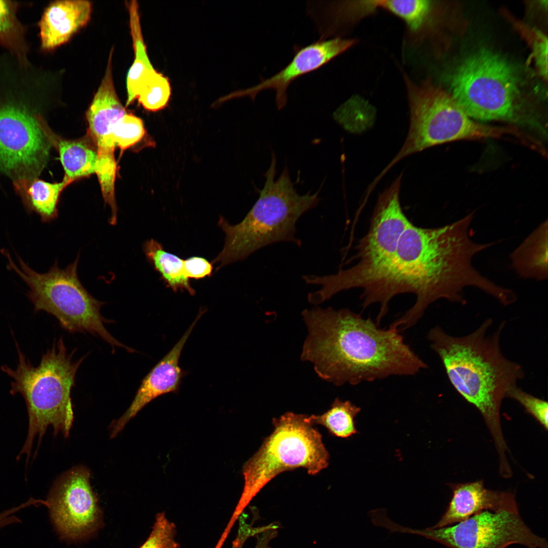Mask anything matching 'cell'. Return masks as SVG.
<instances>
[{"instance_id": "1", "label": "cell", "mask_w": 548, "mask_h": 548, "mask_svg": "<svg viewBox=\"0 0 548 548\" xmlns=\"http://www.w3.org/2000/svg\"><path fill=\"white\" fill-rule=\"evenodd\" d=\"M473 213L453 223L422 228L412 222L402 234L395 254L382 280L385 300L410 293L416 296L413 306L389 326L401 332L422 318L428 306L439 299L464 304L463 289L477 288L502 304L513 297L510 289L498 286L481 275L471 263L476 253L494 243L477 244L469 234Z\"/></svg>"}, {"instance_id": "2", "label": "cell", "mask_w": 548, "mask_h": 548, "mask_svg": "<svg viewBox=\"0 0 548 548\" xmlns=\"http://www.w3.org/2000/svg\"><path fill=\"white\" fill-rule=\"evenodd\" d=\"M302 316L308 335L301 355L317 374L336 386L357 385L392 375H412L427 364L394 328L381 329L370 317L347 309L316 307Z\"/></svg>"}, {"instance_id": "3", "label": "cell", "mask_w": 548, "mask_h": 548, "mask_svg": "<svg viewBox=\"0 0 548 548\" xmlns=\"http://www.w3.org/2000/svg\"><path fill=\"white\" fill-rule=\"evenodd\" d=\"M491 319L473 332L454 336L441 327L431 329L428 338L438 355L448 378L458 393L483 415L494 439L500 457L506 446L501 431L500 408L508 390L524 378L523 367L504 356L500 336L505 323L492 334Z\"/></svg>"}, {"instance_id": "4", "label": "cell", "mask_w": 548, "mask_h": 548, "mask_svg": "<svg viewBox=\"0 0 548 548\" xmlns=\"http://www.w3.org/2000/svg\"><path fill=\"white\" fill-rule=\"evenodd\" d=\"M48 77L30 60L0 54V173L13 181L38 178L47 163L52 145L39 119Z\"/></svg>"}, {"instance_id": "5", "label": "cell", "mask_w": 548, "mask_h": 548, "mask_svg": "<svg viewBox=\"0 0 548 548\" xmlns=\"http://www.w3.org/2000/svg\"><path fill=\"white\" fill-rule=\"evenodd\" d=\"M276 164L273 153L259 198L241 222L231 225L220 217L218 225L225 233V240L223 249L213 261L219 264L217 270L276 243L301 245V241L295 236L296 222L302 214L317 206L318 192L298 194L287 167L275 180Z\"/></svg>"}, {"instance_id": "6", "label": "cell", "mask_w": 548, "mask_h": 548, "mask_svg": "<svg viewBox=\"0 0 548 548\" xmlns=\"http://www.w3.org/2000/svg\"><path fill=\"white\" fill-rule=\"evenodd\" d=\"M17 350L16 369L7 366L1 369L14 380L11 393L21 394L26 403L28 430L19 456L25 455L28 461L36 437L40 444L49 426L52 427L55 434L60 431L64 436L68 435L74 421L71 391L77 370L86 356L74 361L75 350L68 353L62 337L43 355L37 367L26 360L18 348Z\"/></svg>"}, {"instance_id": "7", "label": "cell", "mask_w": 548, "mask_h": 548, "mask_svg": "<svg viewBox=\"0 0 548 548\" xmlns=\"http://www.w3.org/2000/svg\"><path fill=\"white\" fill-rule=\"evenodd\" d=\"M517 68L489 49L467 57L451 80V94L473 119L531 123Z\"/></svg>"}, {"instance_id": "8", "label": "cell", "mask_w": 548, "mask_h": 548, "mask_svg": "<svg viewBox=\"0 0 548 548\" xmlns=\"http://www.w3.org/2000/svg\"><path fill=\"white\" fill-rule=\"evenodd\" d=\"M307 417L287 412L272 419L273 431L243 466V490L229 524L234 525L254 497L279 474L303 468L316 475L328 466L329 454L322 435Z\"/></svg>"}, {"instance_id": "9", "label": "cell", "mask_w": 548, "mask_h": 548, "mask_svg": "<svg viewBox=\"0 0 548 548\" xmlns=\"http://www.w3.org/2000/svg\"><path fill=\"white\" fill-rule=\"evenodd\" d=\"M409 126L399 151L383 170L382 178L396 163L413 153L462 140L499 138L515 129L484 125L469 117L450 93L430 81L420 85L406 76Z\"/></svg>"}, {"instance_id": "10", "label": "cell", "mask_w": 548, "mask_h": 548, "mask_svg": "<svg viewBox=\"0 0 548 548\" xmlns=\"http://www.w3.org/2000/svg\"><path fill=\"white\" fill-rule=\"evenodd\" d=\"M1 252L7 258L8 268L16 272L29 287L28 296L36 311L43 310L52 314L70 333L87 332L100 337L113 350L120 347L130 353L134 352L117 340L104 326L105 323L113 321L102 316L100 309L105 303L94 298L80 282L77 275L79 254L64 269H60L56 261L48 272L40 273L18 256L19 269L6 249Z\"/></svg>"}, {"instance_id": "11", "label": "cell", "mask_w": 548, "mask_h": 548, "mask_svg": "<svg viewBox=\"0 0 548 548\" xmlns=\"http://www.w3.org/2000/svg\"><path fill=\"white\" fill-rule=\"evenodd\" d=\"M390 529L392 532L417 534L449 548H505L516 543L529 548H547L546 539L533 533L523 521L517 505L483 510L440 528L415 529L394 522Z\"/></svg>"}, {"instance_id": "12", "label": "cell", "mask_w": 548, "mask_h": 548, "mask_svg": "<svg viewBox=\"0 0 548 548\" xmlns=\"http://www.w3.org/2000/svg\"><path fill=\"white\" fill-rule=\"evenodd\" d=\"M90 473L78 466L53 484L43 505L61 540L78 542L94 535L102 525V512L90 483Z\"/></svg>"}, {"instance_id": "13", "label": "cell", "mask_w": 548, "mask_h": 548, "mask_svg": "<svg viewBox=\"0 0 548 548\" xmlns=\"http://www.w3.org/2000/svg\"><path fill=\"white\" fill-rule=\"evenodd\" d=\"M401 181V175L378 197L369 229L356 247L357 263L350 267L357 274L373 275L390 264L399 240L411 223L400 205Z\"/></svg>"}, {"instance_id": "14", "label": "cell", "mask_w": 548, "mask_h": 548, "mask_svg": "<svg viewBox=\"0 0 548 548\" xmlns=\"http://www.w3.org/2000/svg\"><path fill=\"white\" fill-rule=\"evenodd\" d=\"M353 39L335 38L320 40L297 50L291 61L282 70L260 83L236 93L248 95L252 99L262 90L272 89L279 109L287 102L286 90L289 85L298 77L314 71L352 47Z\"/></svg>"}, {"instance_id": "15", "label": "cell", "mask_w": 548, "mask_h": 548, "mask_svg": "<svg viewBox=\"0 0 548 548\" xmlns=\"http://www.w3.org/2000/svg\"><path fill=\"white\" fill-rule=\"evenodd\" d=\"M202 313L199 312L174 347L143 379L128 408L122 417L112 423L111 438L115 437L127 422L152 400L160 395L178 390L183 376L179 366L181 353Z\"/></svg>"}, {"instance_id": "16", "label": "cell", "mask_w": 548, "mask_h": 548, "mask_svg": "<svg viewBox=\"0 0 548 548\" xmlns=\"http://www.w3.org/2000/svg\"><path fill=\"white\" fill-rule=\"evenodd\" d=\"M91 10V4L88 1H56L50 3L38 23L41 49L52 51L67 42L88 22Z\"/></svg>"}, {"instance_id": "17", "label": "cell", "mask_w": 548, "mask_h": 548, "mask_svg": "<svg viewBox=\"0 0 548 548\" xmlns=\"http://www.w3.org/2000/svg\"><path fill=\"white\" fill-rule=\"evenodd\" d=\"M516 505L511 494L488 490L482 481L458 485L453 488L452 497L445 512L431 528L452 525L483 510L497 511Z\"/></svg>"}, {"instance_id": "18", "label": "cell", "mask_w": 548, "mask_h": 548, "mask_svg": "<svg viewBox=\"0 0 548 548\" xmlns=\"http://www.w3.org/2000/svg\"><path fill=\"white\" fill-rule=\"evenodd\" d=\"M111 51L105 75L86 112L89 132L104 135L111 132L117 122L127 113L115 90L112 75Z\"/></svg>"}, {"instance_id": "19", "label": "cell", "mask_w": 548, "mask_h": 548, "mask_svg": "<svg viewBox=\"0 0 548 548\" xmlns=\"http://www.w3.org/2000/svg\"><path fill=\"white\" fill-rule=\"evenodd\" d=\"M40 125L52 146L55 147L64 170V179L71 183L95 174L97 161L96 147L85 140H67L60 139L48 127L44 118Z\"/></svg>"}, {"instance_id": "20", "label": "cell", "mask_w": 548, "mask_h": 548, "mask_svg": "<svg viewBox=\"0 0 548 548\" xmlns=\"http://www.w3.org/2000/svg\"><path fill=\"white\" fill-rule=\"evenodd\" d=\"M71 183L63 179L60 182L50 183L36 178L14 180V189L29 212L38 214L43 222H50L58 216L57 205L62 190Z\"/></svg>"}, {"instance_id": "21", "label": "cell", "mask_w": 548, "mask_h": 548, "mask_svg": "<svg viewBox=\"0 0 548 548\" xmlns=\"http://www.w3.org/2000/svg\"><path fill=\"white\" fill-rule=\"evenodd\" d=\"M512 267L520 277L547 278V222L541 223L511 254Z\"/></svg>"}, {"instance_id": "22", "label": "cell", "mask_w": 548, "mask_h": 548, "mask_svg": "<svg viewBox=\"0 0 548 548\" xmlns=\"http://www.w3.org/2000/svg\"><path fill=\"white\" fill-rule=\"evenodd\" d=\"M143 250L167 288L175 292L185 290L191 295L195 294V290L185 275L183 259L165 251L160 243L153 239L145 242Z\"/></svg>"}, {"instance_id": "23", "label": "cell", "mask_w": 548, "mask_h": 548, "mask_svg": "<svg viewBox=\"0 0 548 548\" xmlns=\"http://www.w3.org/2000/svg\"><path fill=\"white\" fill-rule=\"evenodd\" d=\"M19 6L15 1L0 0V46L19 60L28 61L30 45L27 27L17 16Z\"/></svg>"}, {"instance_id": "24", "label": "cell", "mask_w": 548, "mask_h": 548, "mask_svg": "<svg viewBox=\"0 0 548 548\" xmlns=\"http://www.w3.org/2000/svg\"><path fill=\"white\" fill-rule=\"evenodd\" d=\"M134 59L127 74L126 86L128 106L136 99L140 87L148 76L155 71L147 55L140 22L138 5L135 2L127 5Z\"/></svg>"}, {"instance_id": "25", "label": "cell", "mask_w": 548, "mask_h": 548, "mask_svg": "<svg viewBox=\"0 0 548 548\" xmlns=\"http://www.w3.org/2000/svg\"><path fill=\"white\" fill-rule=\"evenodd\" d=\"M360 410V407L350 401L336 398L327 411L322 415H308L307 420L313 425L325 427L334 436L348 438L357 433L355 418Z\"/></svg>"}, {"instance_id": "26", "label": "cell", "mask_w": 548, "mask_h": 548, "mask_svg": "<svg viewBox=\"0 0 548 548\" xmlns=\"http://www.w3.org/2000/svg\"><path fill=\"white\" fill-rule=\"evenodd\" d=\"M373 8H384L403 19L414 31L421 28L428 19L432 4L425 0L370 1Z\"/></svg>"}, {"instance_id": "27", "label": "cell", "mask_w": 548, "mask_h": 548, "mask_svg": "<svg viewBox=\"0 0 548 548\" xmlns=\"http://www.w3.org/2000/svg\"><path fill=\"white\" fill-rule=\"evenodd\" d=\"M170 94L168 79L155 70L142 83L136 98L146 110L155 112L166 106Z\"/></svg>"}, {"instance_id": "28", "label": "cell", "mask_w": 548, "mask_h": 548, "mask_svg": "<svg viewBox=\"0 0 548 548\" xmlns=\"http://www.w3.org/2000/svg\"><path fill=\"white\" fill-rule=\"evenodd\" d=\"M513 24L527 41L532 50L531 58L540 76L546 81L547 78V38L540 30L519 21Z\"/></svg>"}, {"instance_id": "29", "label": "cell", "mask_w": 548, "mask_h": 548, "mask_svg": "<svg viewBox=\"0 0 548 548\" xmlns=\"http://www.w3.org/2000/svg\"><path fill=\"white\" fill-rule=\"evenodd\" d=\"M145 129L140 118L126 113L115 124L111 134L115 146L124 150L135 145L143 138Z\"/></svg>"}, {"instance_id": "30", "label": "cell", "mask_w": 548, "mask_h": 548, "mask_svg": "<svg viewBox=\"0 0 548 548\" xmlns=\"http://www.w3.org/2000/svg\"><path fill=\"white\" fill-rule=\"evenodd\" d=\"M175 524L169 520L164 512L158 513L151 533L139 548H179L176 539Z\"/></svg>"}, {"instance_id": "31", "label": "cell", "mask_w": 548, "mask_h": 548, "mask_svg": "<svg viewBox=\"0 0 548 548\" xmlns=\"http://www.w3.org/2000/svg\"><path fill=\"white\" fill-rule=\"evenodd\" d=\"M506 397L518 402L546 430L547 429L548 404L546 401L526 392L517 385L513 386L508 390Z\"/></svg>"}, {"instance_id": "32", "label": "cell", "mask_w": 548, "mask_h": 548, "mask_svg": "<svg viewBox=\"0 0 548 548\" xmlns=\"http://www.w3.org/2000/svg\"><path fill=\"white\" fill-rule=\"evenodd\" d=\"M184 269L187 278L198 280L212 276L213 265L204 258L192 256L184 260Z\"/></svg>"}]
</instances>
